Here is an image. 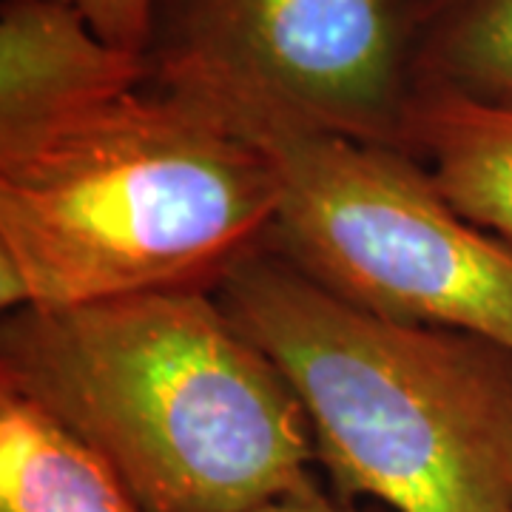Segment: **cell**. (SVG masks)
I'll return each instance as SVG.
<instances>
[{
	"mask_svg": "<svg viewBox=\"0 0 512 512\" xmlns=\"http://www.w3.org/2000/svg\"><path fill=\"white\" fill-rule=\"evenodd\" d=\"M0 512H146L92 444L0 390Z\"/></svg>",
	"mask_w": 512,
	"mask_h": 512,
	"instance_id": "8",
	"label": "cell"
},
{
	"mask_svg": "<svg viewBox=\"0 0 512 512\" xmlns=\"http://www.w3.org/2000/svg\"><path fill=\"white\" fill-rule=\"evenodd\" d=\"M106 43L131 55L146 52L154 0H69Z\"/></svg>",
	"mask_w": 512,
	"mask_h": 512,
	"instance_id": "10",
	"label": "cell"
},
{
	"mask_svg": "<svg viewBox=\"0 0 512 512\" xmlns=\"http://www.w3.org/2000/svg\"><path fill=\"white\" fill-rule=\"evenodd\" d=\"M419 0H154L146 86L239 92L407 154Z\"/></svg>",
	"mask_w": 512,
	"mask_h": 512,
	"instance_id": "5",
	"label": "cell"
},
{
	"mask_svg": "<svg viewBox=\"0 0 512 512\" xmlns=\"http://www.w3.org/2000/svg\"><path fill=\"white\" fill-rule=\"evenodd\" d=\"M254 512H362L350 504L342 495L325 493L311 476L299 481L296 487L285 493L268 498L265 504H259Z\"/></svg>",
	"mask_w": 512,
	"mask_h": 512,
	"instance_id": "11",
	"label": "cell"
},
{
	"mask_svg": "<svg viewBox=\"0 0 512 512\" xmlns=\"http://www.w3.org/2000/svg\"><path fill=\"white\" fill-rule=\"evenodd\" d=\"M214 296L291 384L336 495L399 512H512V350L330 293L271 245Z\"/></svg>",
	"mask_w": 512,
	"mask_h": 512,
	"instance_id": "3",
	"label": "cell"
},
{
	"mask_svg": "<svg viewBox=\"0 0 512 512\" xmlns=\"http://www.w3.org/2000/svg\"><path fill=\"white\" fill-rule=\"evenodd\" d=\"M146 57L106 43L69 0L0 6V160L146 86Z\"/></svg>",
	"mask_w": 512,
	"mask_h": 512,
	"instance_id": "6",
	"label": "cell"
},
{
	"mask_svg": "<svg viewBox=\"0 0 512 512\" xmlns=\"http://www.w3.org/2000/svg\"><path fill=\"white\" fill-rule=\"evenodd\" d=\"M416 83L512 109V0H419Z\"/></svg>",
	"mask_w": 512,
	"mask_h": 512,
	"instance_id": "9",
	"label": "cell"
},
{
	"mask_svg": "<svg viewBox=\"0 0 512 512\" xmlns=\"http://www.w3.org/2000/svg\"><path fill=\"white\" fill-rule=\"evenodd\" d=\"M174 94L220 114L268 157L279 205L265 245L302 274L370 313L512 350V254L441 197L416 157L254 94Z\"/></svg>",
	"mask_w": 512,
	"mask_h": 512,
	"instance_id": "4",
	"label": "cell"
},
{
	"mask_svg": "<svg viewBox=\"0 0 512 512\" xmlns=\"http://www.w3.org/2000/svg\"><path fill=\"white\" fill-rule=\"evenodd\" d=\"M279 185L220 114L140 86L0 160V305L211 291L268 242Z\"/></svg>",
	"mask_w": 512,
	"mask_h": 512,
	"instance_id": "2",
	"label": "cell"
},
{
	"mask_svg": "<svg viewBox=\"0 0 512 512\" xmlns=\"http://www.w3.org/2000/svg\"><path fill=\"white\" fill-rule=\"evenodd\" d=\"M407 154L464 220L512 254V109L419 94Z\"/></svg>",
	"mask_w": 512,
	"mask_h": 512,
	"instance_id": "7",
	"label": "cell"
},
{
	"mask_svg": "<svg viewBox=\"0 0 512 512\" xmlns=\"http://www.w3.org/2000/svg\"><path fill=\"white\" fill-rule=\"evenodd\" d=\"M0 390L92 444L146 512H254L316 458L291 384L211 291L12 311Z\"/></svg>",
	"mask_w": 512,
	"mask_h": 512,
	"instance_id": "1",
	"label": "cell"
}]
</instances>
